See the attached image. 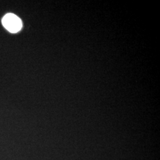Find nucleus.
<instances>
[{"label":"nucleus","mask_w":160,"mask_h":160,"mask_svg":"<svg viewBox=\"0 0 160 160\" xmlns=\"http://www.w3.org/2000/svg\"><path fill=\"white\" fill-rule=\"evenodd\" d=\"M2 23L8 31L12 33H17L22 28V22L20 18L12 13L7 14L3 17Z\"/></svg>","instance_id":"1"}]
</instances>
